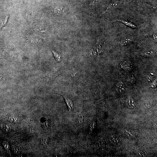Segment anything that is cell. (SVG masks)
<instances>
[{
  "mask_svg": "<svg viewBox=\"0 0 157 157\" xmlns=\"http://www.w3.org/2000/svg\"><path fill=\"white\" fill-rule=\"evenodd\" d=\"M135 38L132 37H127L121 40L118 42V44L120 46H124L130 44L133 42Z\"/></svg>",
  "mask_w": 157,
  "mask_h": 157,
  "instance_id": "6da1fadb",
  "label": "cell"
},
{
  "mask_svg": "<svg viewBox=\"0 0 157 157\" xmlns=\"http://www.w3.org/2000/svg\"><path fill=\"white\" fill-rule=\"evenodd\" d=\"M116 90L118 93L123 92L124 91V87L122 82H120L117 83L116 86Z\"/></svg>",
  "mask_w": 157,
  "mask_h": 157,
  "instance_id": "7a4b0ae2",
  "label": "cell"
},
{
  "mask_svg": "<svg viewBox=\"0 0 157 157\" xmlns=\"http://www.w3.org/2000/svg\"><path fill=\"white\" fill-rule=\"evenodd\" d=\"M141 55L145 57H152L155 56L157 55L156 52L149 51L146 52L141 54Z\"/></svg>",
  "mask_w": 157,
  "mask_h": 157,
  "instance_id": "3957f363",
  "label": "cell"
},
{
  "mask_svg": "<svg viewBox=\"0 0 157 157\" xmlns=\"http://www.w3.org/2000/svg\"><path fill=\"white\" fill-rule=\"evenodd\" d=\"M117 21H118L126 25L129 26L132 28H135L137 27V26L134 25V24L131 23V22L128 21H126L123 20H118Z\"/></svg>",
  "mask_w": 157,
  "mask_h": 157,
  "instance_id": "277c9868",
  "label": "cell"
},
{
  "mask_svg": "<svg viewBox=\"0 0 157 157\" xmlns=\"http://www.w3.org/2000/svg\"><path fill=\"white\" fill-rule=\"evenodd\" d=\"M63 98L65 99L66 102V104H67V107L68 108L69 111H71L73 109V102L70 99L66 98L65 97H63Z\"/></svg>",
  "mask_w": 157,
  "mask_h": 157,
  "instance_id": "5b68a950",
  "label": "cell"
},
{
  "mask_svg": "<svg viewBox=\"0 0 157 157\" xmlns=\"http://www.w3.org/2000/svg\"><path fill=\"white\" fill-rule=\"evenodd\" d=\"M126 104L128 107L130 108H133L135 107V102L132 99H129L127 101Z\"/></svg>",
  "mask_w": 157,
  "mask_h": 157,
  "instance_id": "8992f818",
  "label": "cell"
},
{
  "mask_svg": "<svg viewBox=\"0 0 157 157\" xmlns=\"http://www.w3.org/2000/svg\"><path fill=\"white\" fill-rule=\"evenodd\" d=\"M120 4H121V2H119V1H117V2L112 3L109 4V5L107 6V9L105 12H107V10H108L109 9H110V8H114L118 6Z\"/></svg>",
  "mask_w": 157,
  "mask_h": 157,
  "instance_id": "52a82bcc",
  "label": "cell"
},
{
  "mask_svg": "<svg viewBox=\"0 0 157 157\" xmlns=\"http://www.w3.org/2000/svg\"><path fill=\"white\" fill-rule=\"evenodd\" d=\"M52 51L54 54V56H55V58L56 60L57 61H59L60 60L61 56L59 55L58 54L57 52H56L55 51L53 50H52Z\"/></svg>",
  "mask_w": 157,
  "mask_h": 157,
  "instance_id": "ba28073f",
  "label": "cell"
},
{
  "mask_svg": "<svg viewBox=\"0 0 157 157\" xmlns=\"http://www.w3.org/2000/svg\"><path fill=\"white\" fill-rule=\"evenodd\" d=\"M63 12V10L61 8L56 7L54 9L55 13L57 15H60Z\"/></svg>",
  "mask_w": 157,
  "mask_h": 157,
  "instance_id": "9c48e42d",
  "label": "cell"
},
{
  "mask_svg": "<svg viewBox=\"0 0 157 157\" xmlns=\"http://www.w3.org/2000/svg\"><path fill=\"white\" fill-rule=\"evenodd\" d=\"M8 121L10 122L13 123H17L18 122L17 118L14 116H10L8 119Z\"/></svg>",
  "mask_w": 157,
  "mask_h": 157,
  "instance_id": "30bf717a",
  "label": "cell"
},
{
  "mask_svg": "<svg viewBox=\"0 0 157 157\" xmlns=\"http://www.w3.org/2000/svg\"><path fill=\"white\" fill-rule=\"evenodd\" d=\"M82 70L76 72V73H73L71 75L72 77L74 78L75 79H76L78 78L80 75L81 74Z\"/></svg>",
  "mask_w": 157,
  "mask_h": 157,
  "instance_id": "8fae6325",
  "label": "cell"
},
{
  "mask_svg": "<svg viewBox=\"0 0 157 157\" xmlns=\"http://www.w3.org/2000/svg\"><path fill=\"white\" fill-rule=\"evenodd\" d=\"M146 5L147 6H148L151 9L153 10L155 12H157V7L156 6H155L151 5L146 4Z\"/></svg>",
  "mask_w": 157,
  "mask_h": 157,
  "instance_id": "7c38bea8",
  "label": "cell"
},
{
  "mask_svg": "<svg viewBox=\"0 0 157 157\" xmlns=\"http://www.w3.org/2000/svg\"><path fill=\"white\" fill-rule=\"evenodd\" d=\"M4 129L7 132H9L11 131L12 129L11 127L8 125H6L4 127Z\"/></svg>",
  "mask_w": 157,
  "mask_h": 157,
  "instance_id": "4fadbf2b",
  "label": "cell"
},
{
  "mask_svg": "<svg viewBox=\"0 0 157 157\" xmlns=\"http://www.w3.org/2000/svg\"><path fill=\"white\" fill-rule=\"evenodd\" d=\"M13 149L14 152H15V153L18 154L19 153L20 149L19 148L18 146H13Z\"/></svg>",
  "mask_w": 157,
  "mask_h": 157,
  "instance_id": "5bb4252c",
  "label": "cell"
},
{
  "mask_svg": "<svg viewBox=\"0 0 157 157\" xmlns=\"http://www.w3.org/2000/svg\"><path fill=\"white\" fill-rule=\"evenodd\" d=\"M150 37L152 38V39H155V40H157V34H156L154 33H151L149 34V35Z\"/></svg>",
  "mask_w": 157,
  "mask_h": 157,
  "instance_id": "9a60e30c",
  "label": "cell"
},
{
  "mask_svg": "<svg viewBox=\"0 0 157 157\" xmlns=\"http://www.w3.org/2000/svg\"><path fill=\"white\" fill-rule=\"evenodd\" d=\"M124 134L128 137H131L133 136V134L130 132L128 131L125 130L124 131Z\"/></svg>",
  "mask_w": 157,
  "mask_h": 157,
  "instance_id": "2e32d148",
  "label": "cell"
},
{
  "mask_svg": "<svg viewBox=\"0 0 157 157\" xmlns=\"http://www.w3.org/2000/svg\"><path fill=\"white\" fill-rule=\"evenodd\" d=\"M83 116L82 115L80 114V115H79L78 117V120L79 121V122L80 123H81L83 121Z\"/></svg>",
  "mask_w": 157,
  "mask_h": 157,
  "instance_id": "e0dca14e",
  "label": "cell"
},
{
  "mask_svg": "<svg viewBox=\"0 0 157 157\" xmlns=\"http://www.w3.org/2000/svg\"><path fill=\"white\" fill-rule=\"evenodd\" d=\"M8 18V16H7L6 17V18H5V19L4 20L3 22V23L2 24V26H1V27H3L5 26L7 22Z\"/></svg>",
  "mask_w": 157,
  "mask_h": 157,
  "instance_id": "ac0fdd59",
  "label": "cell"
},
{
  "mask_svg": "<svg viewBox=\"0 0 157 157\" xmlns=\"http://www.w3.org/2000/svg\"><path fill=\"white\" fill-rule=\"evenodd\" d=\"M111 140H112L113 142H114L115 143H118V139L116 137H112Z\"/></svg>",
  "mask_w": 157,
  "mask_h": 157,
  "instance_id": "d6986e66",
  "label": "cell"
},
{
  "mask_svg": "<svg viewBox=\"0 0 157 157\" xmlns=\"http://www.w3.org/2000/svg\"><path fill=\"white\" fill-rule=\"evenodd\" d=\"M97 2V0H92L91 2H90V5H95L96 2Z\"/></svg>",
  "mask_w": 157,
  "mask_h": 157,
  "instance_id": "ffe728a7",
  "label": "cell"
},
{
  "mask_svg": "<svg viewBox=\"0 0 157 157\" xmlns=\"http://www.w3.org/2000/svg\"><path fill=\"white\" fill-rule=\"evenodd\" d=\"M4 146H5L6 149H9V148L8 147H8H9V146H8V145L7 143H6V144H5V143H4Z\"/></svg>",
  "mask_w": 157,
  "mask_h": 157,
  "instance_id": "44dd1931",
  "label": "cell"
}]
</instances>
